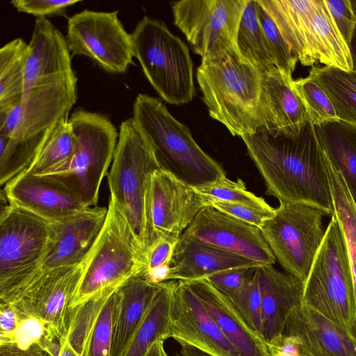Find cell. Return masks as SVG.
Wrapping results in <instances>:
<instances>
[{
    "mask_svg": "<svg viewBox=\"0 0 356 356\" xmlns=\"http://www.w3.org/2000/svg\"><path fill=\"white\" fill-rule=\"evenodd\" d=\"M81 274V264L40 270L22 286L0 296L1 303L13 307L20 319L40 320L49 334L63 339Z\"/></svg>",
    "mask_w": 356,
    "mask_h": 356,
    "instance_id": "8fae6325",
    "label": "cell"
},
{
    "mask_svg": "<svg viewBox=\"0 0 356 356\" xmlns=\"http://www.w3.org/2000/svg\"><path fill=\"white\" fill-rule=\"evenodd\" d=\"M45 355L44 356H50L45 351H44Z\"/></svg>",
    "mask_w": 356,
    "mask_h": 356,
    "instance_id": "9f6ffc18",
    "label": "cell"
},
{
    "mask_svg": "<svg viewBox=\"0 0 356 356\" xmlns=\"http://www.w3.org/2000/svg\"><path fill=\"white\" fill-rule=\"evenodd\" d=\"M183 234L261 265H273L276 261L259 227L209 204L197 213Z\"/></svg>",
    "mask_w": 356,
    "mask_h": 356,
    "instance_id": "2e32d148",
    "label": "cell"
},
{
    "mask_svg": "<svg viewBox=\"0 0 356 356\" xmlns=\"http://www.w3.org/2000/svg\"><path fill=\"white\" fill-rule=\"evenodd\" d=\"M302 305L337 324L356 341L353 274L345 237L334 215L304 282Z\"/></svg>",
    "mask_w": 356,
    "mask_h": 356,
    "instance_id": "52a82bcc",
    "label": "cell"
},
{
    "mask_svg": "<svg viewBox=\"0 0 356 356\" xmlns=\"http://www.w3.org/2000/svg\"><path fill=\"white\" fill-rule=\"evenodd\" d=\"M209 204L216 209L226 213L245 222L256 226L261 229L264 222L270 218L275 212L273 211H266L257 209L250 207L220 202L216 200H209Z\"/></svg>",
    "mask_w": 356,
    "mask_h": 356,
    "instance_id": "bcb514c9",
    "label": "cell"
},
{
    "mask_svg": "<svg viewBox=\"0 0 356 356\" xmlns=\"http://www.w3.org/2000/svg\"><path fill=\"white\" fill-rule=\"evenodd\" d=\"M0 355L3 356H44V351L35 344L30 348L22 350L12 344H1Z\"/></svg>",
    "mask_w": 356,
    "mask_h": 356,
    "instance_id": "816d5d0a",
    "label": "cell"
},
{
    "mask_svg": "<svg viewBox=\"0 0 356 356\" xmlns=\"http://www.w3.org/2000/svg\"><path fill=\"white\" fill-rule=\"evenodd\" d=\"M236 40L243 59L262 72L275 66L258 17L257 0H248L241 17Z\"/></svg>",
    "mask_w": 356,
    "mask_h": 356,
    "instance_id": "1f68e13d",
    "label": "cell"
},
{
    "mask_svg": "<svg viewBox=\"0 0 356 356\" xmlns=\"http://www.w3.org/2000/svg\"><path fill=\"white\" fill-rule=\"evenodd\" d=\"M310 75L331 101L338 119L356 127V72L330 67H312Z\"/></svg>",
    "mask_w": 356,
    "mask_h": 356,
    "instance_id": "4dcf8cb0",
    "label": "cell"
},
{
    "mask_svg": "<svg viewBox=\"0 0 356 356\" xmlns=\"http://www.w3.org/2000/svg\"><path fill=\"white\" fill-rule=\"evenodd\" d=\"M312 23L318 63L353 71L350 47L336 26L325 0H312Z\"/></svg>",
    "mask_w": 356,
    "mask_h": 356,
    "instance_id": "f546056e",
    "label": "cell"
},
{
    "mask_svg": "<svg viewBox=\"0 0 356 356\" xmlns=\"http://www.w3.org/2000/svg\"><path fill=\"white\" fill-rule=\"evenodd\" d=\"M134 57L166 102L181 105L195 95L193 63L186 44L161 20L147 16L131 34Z\"/></svg>",
    "mask_w": 356,
    "mask_h": 356,
    "instance_id": "ba28073f",
    "label": "cell"
},
{
    "mask_svg": "<svg viewBox=\"0 0 356 356\" xmlns=\"http://www.w3.org/2000/svg\"><path fill=\"white\" fill-rule=\"evenodd\" d=\"M208 204V200L192 186L165 170H155L147 199L152 243L159 237L177 241L197 213Z\"/></svg>",
    "mask_w": 356,
    "mask_h": 356,
    "instance_id": "9a60e30c",
    "label": "cell"
},
{
    "mask_svg": "<svg viewBox=\"0 0 356 356\" xmlns=\"http://www.w3.org/2000/svg\"><path fill=\"white\" fill-rule=\"evenodd\" d=\"M284 332L298 337L314 356H356V341L350 335L302 304L291 313Z\"/></svg>",
    "mask_w": 356,
    "mask_h": 356,
    "instance_id": "d4e9b609",
    "label": "cell"
},
{
    "mask_svg": "<svg viewBox=\"0 0 356 356\" xmlns=\"http://www.w3.org/2000/svg\"><path fill=\"white\" fill-rule=\"evenodd\" d=\"M262 74L235 54L202 58L197 81L203 102L210 117L234 136L242 138L263 129Z\"/></svg>",
    "mask_w": 356,
    "mask_h": 356,
    "instance_id": "7a4b0ae2",
    "label": "cell"
},
{
    "mask_svg": "<svg viewBox=\"0 0 356 356\" xmlns=\"http://www.w3.org/2000/svg\"><path fill=\"white\" fill-rule=\"evenodd\" d=\"M76 138L69 118L59 121L42 150L24 172L20 175H39L65 162L72 154Z\"/></svg>",
    "mask_w": 356,
    "mask_h": 356,
    "instance_id": "d590c367",
    "label": "cell"
},
{
    "mask_svg": "<svg viewBox=\"0 0 356 356\" xmlns=\"http://www.w3.org/2000/svg\"><path fill=\"white\" fill-rule=\"evenodd\" d=\"M331 15L347 45L350 47L356 27L349 0H325Z\"/></svg>",
    "mask_w": 356,
    "mask_h": 356,
    "instance_id": "7dc6e473",
    "label": "cell"
},
{
    "mask_svg": "<svg viewBox=\"0 0 356 356\" xmlns=\"http://www.w3.org/2000/svg\"><path fill=\"white\" fill-rule=\"evenodd\" d=\"M303 66L318 63L312 23V0H258Z\"/></svg>",
    "mask_w": 356,
    "mask_h": 356,
    "instance_id": "484cf974",
    "label": "cell"
},
{
    "mask_svg": "<svg viewBox=\"0 0 356 356\" xmlns=\"http://www.w3.org/2000/svg\"><path fill=\"white\" fill-rule=\"evenodd\" d=\"M268 346L270 356H314L298 337L286 332Z\"/></svg>",
    "mask_w": 356,
    "mask_h": 356,
    "instance_id": "681fc988",
    "label": "cell"
},
{
    "mask_svg": "<svg viewBox=\"0 0 356 356\" xmlns=\"http://www.w3.org/2000/svg\"><path fill=\"white\" fill-rule=\"evenodd\" d=\"M186 282L240 356H270L268 344L248 325L225 295L205 278Z\"/></svg>",
    "mask_w": 356,
    "mask_h": 356,
    "instance_id": "603a6c76",
    "label": "cell"
},
{
    "mask_svg": "<svg viewBox=\"0 0 356 356\" xmlns=\"http://www.w3.org/2000/svg\"><path fill=\"white\" fill-rule=\"evenodd\" d=\"M350 54L353 63V70L356 72V27L350 47Z\"/></svg>",
    "mask_w": 356,
    "mask_h": 356,
    "instance_id": "db71d44e",
    "label": "cell"
},
{
    "mask_svg": "<svg viewBox=\"0 0 356 356\" xmlns=\"http://www.w3.org/2000/svg\"><path fill=\"white\" fill-rule=\"evenodd\" d=\"M118 303L117 290L104 303L94 326L87 356H111Z\"/></svg>",
    "mask_w": 356,
    "mask_h": 356,
    "instance_id": "b9f144b4",
    "label": "cell"
},
{
    "mask_svg": "<svg viewBox=\"0 0 356 356\" xmlns=\"http://www.w3.org/2000/svg\"><path fill=\"white\" fill-rule=\"evenodd\" d=\"M257 267L229 268L214 273L205 279L220 292L229 297L250 280L256 272Z\"/></svg>",
    "mask_w": 356,
    "mask_h": 356,
    "instance_id": "7bdbcfd3",
    "label": "cell"
},
{
    "mask_svg": "<svg viewBox=\"0 0 356 356\" xmlns=\"http://www.w3.org/2000/svg\"><path fill=\"white\" fill-rule=\"evenodd\" d=\"M162 283L153 284L141 276H136L117 289L111 356L122 355Z\"/></svg>",
    "mask_w": 356,
    "mask_h": 356,
    "instance_id": "4316f807",
    "label": "cell"
},
{
    "mask_svg": "<svg viewBox=\"0 0 356 356\" xmlns=\"http://www.w3.org/2000/svg\"><path fill=\"white\" fill-rule=\"evenodd\" d=\"M352 13L356 19V0H349Z\"/></svg>",
    "mask_w": 356,
    "mask_h": 356,
    "instance_id": "11a10c76",
    "label": "cell"
},
{
    "mask_svg": "<svg viewBox=\"0 0 356 356\" xmlns=\"http://www.w3.org/2000/svg\"><path fill=\"white\" fill-rule=\"evenodd\" d=\"M76 85L31 89L0 106V136L13 140L33 137L68 118L76 101Z\"/></svg>",
    "mask_w": 356,
    "mask_h": 356,
    "instance_id": "5bb4252c",
    "label": "cell"
},
{
    "mask_svg": "<svg viewBox=\"0 0 356 356\" xmlns=\"http://www.w3.org/2000/svg\"><path fill=\"white\" fill-rule=\"evenodd\" d=\"M195 189L209 200L241 204L266 211L275 209L264 198L249 191L241 179L234 181L225 177L210 185Z\"/></svg>",
    "mask_w": 356,
    "mask_h": 356,
    "instance_id": "f35d334b",
    "label": "cell"
},
{
    "mask_svg": "<svg viewBox=\"0 0 356 356\" xmlns=\"http://www.w3.org/2000/svg\"><path fill=\"white\" fill-rule=\"evenodd\" d=\"M20 318L15 309L0 304V344L6 343L13 334Z\"/></svg>",
    "mask_w": 356,
    "mask_h": 356,
    "instance_id": "f907efd6",
    "label": "cell"
},
{
    "mask_svg": "<svg viewBox=\"0 0 356 356\" xmlns=\"http://www.w3.org/2000/svg\"><path fill=\"white\" fill-rule=\"evenodd\" d=\"M175 284V280L162 283L122 356H146L154 343L171 337Z\"/></svg>",
    "mask_w": 356,
    "mask_h": 356,
    "instance_id": "f1b7e54d",
    "label": "cell"
},
{
    "mask_svg": "<svg viewBox=\"0 0 356 356\" xmlns=\"http://www.w3.org/2000/svg\"><path fill=\"white\" fill-rule=\"evenodd\" d=\"M69 122L76 138L72 156L58 166L36 175L58 184L86 207H96L119 133L107 117L85 110L75 111Z\"/></svg>",
    "mask_w": 356,
    "mask_h": 356,
    "instance_id": "5b68a950",
    "label": "cell"
},
{
    "mask_svg": "<svg viewBox=\"0 0 356 356\" xmlns=\"http://www.w3.org/2000/svg\"><path fill=\"white\" fill-rule=\"evenodd\" d=\"M76 83L66 38L46 17L36 18L27 47L24 92L40 87Z\"/></svg>",
    "mask_w": 356,
    "mask_h": 356,
    "instance_id": "ac0fdd59",
    "label": "cell"
},
{
    "mask_svg": "<svg viewBox=\"0 0 356 356\" xmlns=\"http://www.w3.org/2000/svg\"><path fill=\"white\" fill-rule=\"evenodd\" d=\"M113 293L92 298L71 311L65 338L79 356H87L95 323L104 303Z\"/></svg>",
    "mask_w": 356,
    "mask_h": 356,
    "instance_id": "8d00e7d4",
    "label": "cell"
},
{
    "mask_svg": "<svg viewBox=\"0 0 356 356\" xmlns=\"http://www.w3.org/2000/svg\"><path fill=\"white\" fill-rule=\"evenodd\" d=\"M66 40L73 56H87L108 72L124 73L134 64L131 36L117 10L74 14L67 19Z\"/></svg>",
    "mask_w": 356,
    "mask_h": 356,
    "instance_id": "4fadbf2b",
    "label": "cell"
},
{
    "mask_svg": "<svg viewBox=\"0 0 356 356\" xmlns=\"http://www.w3.org/2000/svg\"><path fill=\"white\" fill-rule=\"evenodd\" d=\"M108 208H85L60 220L51 222L54 238L40 270L81 264L97 239Z\"/></svg>",
    "mask_w": 356,
    "mask_h": 356,
    "instance_id": "d6986e66",
    "label": "cell"
},
{
    "mask_svg": "<svg viewBox=\"0 0 356 356\" xmlns=\"http://www.w3.org/2000/svg\"><path fill=\"white\" fill-rule=\"evenodd\" d=\"M257 10L260 24L275 62V66L286 76L292 78L298 60L297 57L284 40L270 16L258 0H257Z\"/></svg>",
    "mask_w": 356,
    "mask_h": 356,
    "instance_id": "60d3db41",
    "label": "cell"
},
{
    "mask_svg": "<svg viewBox=\"0 0 356 356\" xmlns=\"http://www.w3.org/2000/svg\"><path fill=\"white\" fill-rule=\"evenodd\" d=\"M151 145L161 169L197 188L226 177L222 166L194 140L157 97L138 94L132 118Z\"/></svg>",
    "mask_w": 356,
    "mask_h": 356,
    "instance_id": "3957f363",
    "label": "cell"
},
{
    "mask_svg": "<svg viewBox=\"0 0 356 356\" xmlns=\"http://www.w3.org/2000/svg\"><path fill=\"white\" fill-rule=\"evenodd\" d=\"M107 175L110 197L122 212L145 252L152 243L147 199L151 176L161 169L154 152L133 118L122 122Z\"/></svg>",
    "mask_w": 356,
    "mask_h": 356,
    "instance_id": "8992f818",
    "label": "cell"
},
{
    "mask_svg": "<svg viewBox=\"0 0 356 356\" xmlns=\"http://www.w3.org/2000/svg\"><path fill=\"white\" fill-rule=\"evenodd\" d=\"M241 138L265 181L267 195L280 203L308 205L333 216L327 161L311 122L296 137L259 131Z\"/></svg>",
    "mask_w": 356,
    "mask_h": 356,
    "instance_id": "6da1fadb",
    "label": "cell"
},
{
    "mask_svg": "<svg viewBox=\"0 0 356 356\" xmlns=\"http://www.w3.org/2000/svg\"><path fill=\"white\" fill-rule=\"evenodd\" d=\"M227 298L248 325L264 339L262 302L257 269L243 288Z\"/></svg>",
    "mask_w": 356,
    "mask_h": 356,
    "instance_id": "ab89813d",
    "label": "cell"
},
{
    "mask_svg": "<svg viewBox=\"0 0 356 356\" xmlns=\"http://www.w3.org/2000/svg\"><path fill=\"white\" fill-rule=\"evenodd\" d=\"M1 188L10 204L49 222L87 208L66 189L38 175H19Z\"/></svg>",
    "mask_w": 356,
    "mask_h": 356,
    "instance_id": "ffe728a7",
    "label": "cell"
},
{
    "mask_svg": "<svg viewBox=\"0 0 356 356\" xmlns=\"http://www.w3.org/2000/svg\"><path fill=\"white\" fill-rule=\"evenodd\" d=\"M107 216L95 244L81 263L70 302L72 311L96 297L111 293L145 270V252L122 212L109 197Z\"/></svg>",
    "mask_w": 356,
    "mask_h": 356,
    "instance_id": "277c9868",
    "label": "cell"
},
{
    "mask_svg": "<svg viewBox=\"0 0 356 356\" xmlns=\"http://www.w3.org/2000/svg\"><path fill=\"white\" fill-rule=\"evenodd\" d=\"M54 238L51 222L10 204L1 192L0 296L40 271Z\"/></svg>",
    "mask_w": 356,
    "mask_h": 356,
    "instance_id": "9c48e42d",
    "label": "cell"
},
{
    "mask_svg": "<svg viewBox=\"0 0 356 356\" xmlns=\"http://www.w3.org/2000/svg\"><path fill=\"white\" fill-rule=\"evenodd\" d=\"M259 266L261 264L256 261L182 234L177 241L169 264L168 281L199 280L229 268Z\"/></svg>",
    "mask_w": 356,
    "mask_h": 356,
    "instance_id": "cb8c5ba5",
    "label": "cell"
},
{
    "mask_svg": "<svg viewBox=\"0 0 356 356\" xmlns=\"http://www.w3.org/2000/svg\"><path fill=\"white\" fill-rule=\"evenodd\" d=\"M314 129L327 161L340 175L356 204V127L337 120Z\"/></svg>",
    "mask_w": 356,
    "mask_h": 356,
    "instance_id": "83f0119b",
    "label": "cell"
},
{
    "mask_svg": "<svg viewBox=\"0 0 356 356\" xmlns=\"http://www.w3.org/2000/svg\"><path fill=\"white\" fill-rule=\"evenodd\" d=\"M326 216L308 205L280 203L260 229L275 259L286 273L302 282L323 241Z\"/></svg>",
    "mask_w": 356,
    "mask_h": 356,
    "instance_id": "30bf717a",
    "label": "cell"
},
{
    "mask_svg": "<svg viewBox=\"0 0 356 356\" xmlns=\"http://www.w3.org/2000/svg\"><path fill=\"white\" fill-rule=\"evenodd\" d=\"M164 341H159L154 343L149 350L148 351L146 356H168L165 348Z\"/></svg>",
    "mask_w": 356,
    "mask_h": 356,
    "instance_id": "f5cc1de1",
    "label": "cell"
},
{
    "mask_svg": "<svg viewBox=\"0 0 356 356\" xmlns=\"http://www.w3.org/2000/svg\"><path fill=\"white\" fill-rule=\"evenodd\" d=\"M293 80L275 66L263 72L261 131L271 136L296 137L309 121L302 104L291 87Z\"/></svg>",
    "mask_w": 356,
    "mask_h": 356,
    "instance_id": "44dd1931",
    "label": "cell"
},
{
    "mask_svg": "<svg viewBox=\"0 0 356 356\" xmlns=\"http://www.w3.org/2000/svg\"><path fill=\"white\" fill-rule=\"evenodd\" d=\"M291 87L302 104L309 122L314 127L339 120L329 97L310 75L293 80Z\"/></svg>",
    "mask_w": 356,
    "mask_h": 356,
    "instance_id": "74e56055",
    "label": "cell"
},
{
    "mask_svg": "<svg viewBox=\"0 0 356 356\" xmlns=\"http://www.w3.org/2000/svg\"><path fill=\"white\" fill-rule=\"evenodd\" d=\"M177 241L165 237L156 238L146 251V266L144 273L158 267L169 265Z\"/></svg>",
    "mask_w": 356,
    "mask_h": 356,
    "instance_id": "c3c4849f",
    "label": "cell"
},
{
    "mask_svg": "<svg viewBox=\"0 0 356 356\" xmlns=\"http://www.w3.org/2000/svg\"><path fill=\"white\" fill-rule=\"evenodd\" d=\"M247 2L248 0L174 1V24L202 58L226 53L241 57L236 39Z\"/></svg>",
    "mask_w": 356,
    "mask_h": 356,
    "instance_id": "7c38bea8",
    "label": "cell"
},
{
    "mask_svg": "<svg viewBox=\"0 0 356 356\" xmlns=\"http://www.w3.org/2000/svg\"><path fill=\"white\" fill-rule=\"evenodd\" d=\"M47 332L46 326L40 320L34 317L22 318L10 339L1 344H12L26 350L38 343Z\"/></svg>",
    "mask_w": 356,
    "mask_h": 356,
    "instance_id": "ee69618b",
    "label": "cell"
},
{
    "mask_svg": "<svg viewBox=\"0 0 356 356\" xmlns=\"http://www.w3.org/2000/svg\"><path fill=\"white\" fill-rule=\"evenodd\" d=\"M79 2L77 0H13L10 3L18 10L37 18L65 15L66 8Z\"/></svg>",
    "mask_w": 356,
    "mask_h": 356,
    "instance_id": "f6af8a7d",
    "label": "cell"
},
{
    "mask_svg": "<svg viewBox=\"0 0 356 356\" xmlns=\"http://www.w3.org/2000/svg\"><path fill=\"white\" fill-rule=\"evenodd\" d=\"M334 214L342 229L349 256L356 300V204L339 174L327 162ZM356 337V318H355Z\"/></svg>",
    "mask_w": 356,
    "mask_h": 356,
    "instance_id": "836d02e7",
    "label": "cell"
},
{
    "mask_svg": "<svg viewBox=\"0 0 356 356\" xmlns=\"http://www.w3.org/2000/svg\"><path fill=\"white\" fill-rule=\"evenodd\" d=\"M261 296L264 339L271 344L280 337L291 313L302 304L304 282L273 265L257 267Z\"/></svg>",
    "mask_w": 356,
    "mask_h": 356,
    "instance_id": "7402d4cb",
    "label": "cell"
},
{
    "mask_svg": "<svg viewBox=\"0 0 356 356\" xmlns=\"http://www.w3.org/2000/svg\"><path fill=\"white\" fill-rule=\"evenodd\" d=\"M28 44L15 38L0 49V106L24 93Z\"/></svg>",
    "mask_w": 356,
    "mask_h": 356,
    "instance_id": "e575fe53",
    "label": "cell"
},
{
    "mask_svg": "<svg viewBox=\"0 0 356 356\" xmlns=\"http://www.w3.org/2000/svg\"><path fill=\"white\" fill-rule=\"evenodd\" d=\"M56 124L24 140H13L0 136L1 187L27 170L42 150Z\"/></svg>",
    "mask_w": 356,
    "mask_h": 356,
    "instance_id": "d6a6232c",
    "label": "cell"
},
{
    "mask_svg": "<svg viewBox=\"0 0 356 356\" xmlns=\"http://www.w3.org/2000/svg\"><path fill=\"white\" fill-rule=\"evenodd\" d=\"M171 337L211 356H240L186 281H175Z\"/></svg>",
    "mask_w": 356,
    "mask_h": 356,
    "instance_id": "e0dca14e",
    "label": "cell"
}]
</instances>
